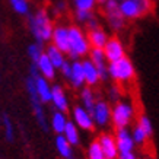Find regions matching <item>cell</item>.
<instances>
[{
  "label": "cell",
  "instance_id": "cell-1",
  "mask_svg": "<svg viewBox=\"0 0 159 159\" xmlns=\"http://www.w3.org/2000/svg\"><path fill=\"white\" fill-rule=\"evenodd\" d=\"M28 26L32 37L35 38V43L44 44L50 43L51 34H53L54 24L51 20V16L45 9H38L34 15H28Z\"/></svg>",
  "mask_w": 159,
  "mask_h": 159
},
{
  "label": "cell",
  "instance_id": "cell-2",
  "mask_svg": "<svg viewBox=\"0 0 159 159\" xmlns=\"http://www.w3.org/2000/svg\"><path fill=\"white\" fill-rule=\"evenodd\" d=\"M107 73H108V79H111L118 86L130 85L136 79V67L131 61V58L127 56L117 60V61L108 63Z\"/></svg>",
  "mask_w": 159,
  "mask_h": 159
},
{
  "label": "cell",
  "instance_id": "cell-3",
  "mask_svg": "<svg viewBox=\"0 0 159 159\" xmlns=\"http://www.w3.org/2000/svg\"><path fill=\"white\" fill-rule=\"evenodd\" d=\"M69 32V50H67V57L72 60H82L88 56L91 45L88 43L86 32L83 31L79 25H70L67 26Z\"/></svg>",
  "mask_w": 159,
  "mask_h": 159
},
{
  "label": "cell",
  "instance_id": "cell-4",
  "mask_svg": "<svg viewBox=\"0 0 159 159\" xmlns=\"http://www.w3.org/2000/svg\"><path fill=\"white\" fill-rule=\"evenodd\" d=\"M136 117L134 104L127 99H120L111 105V124L116 129H124L133 123Z\"/></svg>",
  "mask_w": 159,
  "mask_h": 159
},
{
  "label": "cell",
  "instance_id": "cell-5",
  "mask_svg": "<svg viewBox=\"0 0 159 159\" xmlns=\"http://www.w3.org/2000/svg\"><path fill=\"white\" fill-rule=\"evenodd\" d=\"M25 89H26L29 102H31V107H32V111H34L35 120H37V123H38L39 127H41L44 131H47L48 130V118H47V114H45L44 104L39 101L38 95H37V92H35L34 82H32V77L31 76H28L25 79Z\"/></svg>",
  "mask_w": 159,
  "mask_h": 159
},
{
  "label": "cell",
  "instance_id": "cell-6",
  "mask_svg": "<svg viewBox=\"0 0 159 159\" xmlns=\"http://www.w3.org/2000/svg\"><path fill=\"white\" fill-rule=\"evenodd\" d=\"M102 5H104V16H105V20L108 26H110V29L114 31V32L121 31L125 25V19L120 13L118 2H116V0H105Z\"/></svg>",
  "mask_w": 159,
  "mask_h": 159
},
{
  "label": "cell",
  "instance_id": "cell-7",
  "mask_svg": "<svg viewBox=\"0 0 159 159\" xmlns=\"http://www.w3.org/2000/svg\"><path fill=\"white\" fill-rule=\"evenodd\" d=\"M91 116L93 124L98 129H105L111 124V104L104 99H98L92 107Z\"/></svg>",
  "mask_w": 159,
  "mask_h": 159
},
{
  "label": "cell",
  "instance_id": "cell-8",
  "mask_svg": "<svg viewBox=\"0 0 159 159\" xmlns=\"http://www.w3.org/2000/svg\"><path fill=\"white\" fill-rule=\"evenodd\" d=\"M102 53H104L107 63L117 61V60H120V58L127 56L124 43L118 37H110L108 41L105 43V45L102 47Z\"/></svg>",
  "mask_w": 159,
  "mask_h": 159
},
{
  "label": "cell",
  "instance_id": "cell-9",
  "mask_svg": "<svg viewBox=\"0 0 159 159\" xmlns=\"http://www.w3.org/2000/svg\"><path fill=\"white\" fill-rule=\"evenodd\" d=\"M70 121H73V124L76 125L79 130H83V131H93L97 129L95 124H93L91 112L88 110H85L80 104L75 105L72 108V120Z\"/></svg>",
  "mask_w": 159,
  "mask_h": 159
},
{
  "label": "cell",
  "instance_id": "cell-10",
  "mask_svg": "<svg viewBox=\"0 0 159 159\" xmlns=\"http://www.w3.org/2000/svg\"><path fill=\"white\" fill-rule=\"evenodd\" d=\"M50 104L54 107L56 111H61V112H67L70 110V101H69L67 92L61 85H51V99Z\"/></svg>",
  "mask_w": 159,
  "mask_h": 159
},
{
  "label": "cell",
  "instance_id": "cell-11",
  "mask_svg": "<svg viewBox=\"0 0 159 159\" xmlns=\"http://www.w3.org/2000/svg\"><path fill=\"white\" fill-rule=\"evenodd\" d=\"M114 139H116V145H117V149H118V153L134 152L136 145H134V142H133V139H131L129 127H124V129H116Z\"/></svg>",
  "mask_w": 159,
  "mask_h": 159
},
{
  "label": "cell",
  "instance_id": "cell-12",
  "mask_svg": "<svg viewBox=\"0 0 159 159\" xmlns=\"http://www.w3.org/2000/svg\"><path fill=\"white\" fill-rule=\"evenodd\" d=\"M50 44H53L54 47H57L60 51H63L64 54H67L69 50V32L66 25H54L53 34H51V39Z\"/></svg>",
  "mask_w": 159,
  "mask_h": 159
},
{
  "label": "cell",
  "instance_id": "cell-13",
  "mask_svg": "<svg viewBox=\"0 0 159 159\" xmlns=\"http://www.w3.org/2000/svg\"><path fill=\"white\" fill-rule=\"evenodd\" d=\"M97 140H98V143H99V146H101V150H102V153H104V156H105V159H117L118 149H117L116 139H114L112 133L105 131Z\"/></svg>",
  "mask_w": 159,
  "mask_h": 159
},
{
  "label": "cell",
  "instance_id": "cell-14",
  "mask_svg": "<svg viewBox=\"0 0 159 159\" xmlns=\"http://www.w3.org/2000/svg\"><path fill=\"white\" fill-rule=\"evenodd\" d=\"M82 69H83V79H85V86L89 88H95L98 86V83L101 82V77H99V72H98L97 66L89 60L88 57L82 58Z\"/></svg>",
  "mask_w": 159,
  "mask_h": 159
},
{
  "label": "cell",
  "instance_id": "cell-15",
  "mask_svg": "<svg viewBox=\"0 0 159 159\" xmlns=\"http://www.w3.org/2000/svg\"><path fill=\"white\" fill-rule=\"evenodd\" d=\"M118 9L125 20H136L139 18H143V13L136 0H121L118 2Z\"/></svg>",
  "mask_w": 159,
  "mask_h": 159
},
{
  "label": "cell",
  "instance_id": "cell-16",
  "mask_svg": "<svg viewBox=\"0 0 159 159\" xmlns=\"http://www.w3.org/2000/svg\"><path fill=\"white\" fill-rule=\"evenodd\" d=\"M86 38L89 45H91V48H102L105 45V43L108 41V38H110V34L104 28L97 26V28L88 29Z\"/></svg>",
  "mask_w": 159,
  "mask_h": 159
},
{
  "label": "cell",
  "instance_id": "cell-17",
  "mask_svg": "<svg viewBox=\"0 0 159 159\" xmlns=\"http://www.w3.org/2000/svg\"><path fill=\"white\" fill-rule=\"evenodd\" d=\"M35 64V69H37V72H38L39 76H43L44 79H47V80H54L56 76H57V69L54 67L51 61L48 60V57L43 54L41 57L38 58V61L34 63Z\"/></svg>",
  "mask_w": 159,
  "mask_h": 159
},
{
  "label": "cell",
  "instance_id": "cell-18",
  "mask_svg": "<svg viewBox=\"0 0 159 159\" xmlns=\"http://www.w3.org/2000/svg\"><path fill=\"white\" fill-rule=\"evenodd\" d=\"M67 80L73 89H82L85 86L83 69L80 60H72V69H70V75H69Z\"/></svg>",
  "mask_w": 159,
  "mask_h": 159
},
{
  "label": "cell",
  "instance_id": "cell-19",
  "mask_svg": "<svg viewBox=\"0 0 159 159\" xmlns=\"http://www.w3.org/2000/svg\"><path fill=\"white\" fill-rule=\"evenodd\" d=\"M67 114L66 112H61V111H56L51 114V118L48 120V125L51 127V130L56 133V134H63V130L67 124Z\"/></svg>",
  "mask_w": 159,
  "mask_h": 159
},
{
  "label": "cell",
  "instance_id": "cell-20",
  "mask_svg": "<svg viewBox=\"0 0 159 159\" xmlns=\"http://www.w3.org/2000/svg\"><path fill=\"white\" fill-rule=\"evenodd\" d=\"M44 54L48 57V60L51 61V64H53L56 69H58L63 63L67 60V56L63 53V51H60L57 47H54L53 44H50V45H47V47L44 48Z\"/></svg>",
  "mask_w": 159,
  "mask_h": 159
},
{
  "label": "cell",
  "instance_id": "cell-21",
  "mask_svg": "<svg viewBox=\"0 0 159 159\" xmlns=\"http://www.w3.org/2000/svg\"><path fill=\"white\" fill-rule=\"evenodd\" d=\"M54 145H56V149H57L58 155H60L63 159H73V146L64 139L63 134L56 136Z\"/></svg>",
  "mask_w": 159,
  "mask_h": 159
},
{
  "label": "cell",
  "instance_id": "cell-22",
  "mask_svg": "<svg viewBox=\"0 0 159 159\" xmlns=\"http://www.w3.org/2000/svg\"><path fill=\"white\" fill-rule=\"evenodd\" d=\"M79 99H80V105H82L85 110L89 111V112H91L92 107L95 105V102L98 101V98H97V95H95L93 89L89 86H83L82 89H80Z\"/></svg>",
  "mask_w": 159,
  "mask_h": 159
},
{
  "label": "cell",
  "instance_id": "cell-23",
  "mask_svg": "<svg viewBox=\"0 0 159 159\" xmlns=\"http://www.w3.org/2000/svg\"><path fill=\"white\" fill-rule=\"evenodd\" d=\"M63 136H64V139L67 140L73 148L79 146V143H80V130L70 120L67 121V124H66L64 130H63Z\"/></svg>",
  "mask_w": 159,
  "mask_h": 159
},
{
  "label": "cell",
  "instance_id": "cell-24",
  "mask_svg": "<svg viewBox=\"0 0 159 159\" xmlns=\"http://www.w3.org/2000/svg\"><path fill=\"white\" fill-rule=\"evenodd\" d=\"M9 5L15 13L28 16L31 13V3L29 0H9Z\"/></svg>",
  "mask_w": 159,
  "mask_h": 159
},
{
  "label": "cell",
  "instance_id": "cell-25",
  "mask_svg": "<svg viewBox=\"0 0 159 159\" xmlns=\"http://www.w3.org/2000/svg\"><path fill=\"white\" fill-rule=\"evenodd\" d=\"M2 127H3V134H5V139L7 142H13L15 139V127H13V123L10 120V117L7 114H3L2 116Z\"/></svg>",
  "mask_w": 159,
  "mask_h": 159
},
{
  "label": "cell",
  "instance_id": "cell-26",
  "mask_svg": "<svg viewBox=\"0 0 159 159\" xmlns=\"http://www.w3.org/2000/svg\"><path fill=\"white\" fill-rule=\"evenodd\" d=\"M130 134H131V139H133V142H134L136 146H143L146 145V142L150 139L149 136L145 133V130L142 129V127H139V125L136 124L133 129L130 130Z\"/></svg>",
  "mask_w": 159,
  "mask_h": 159
},
{
  "label": "cell",
  "instance_id": "cell-27",
  "mask_svg": "<svg viewBox=\"0 0 159 159\" xmlns=\"http://www.w3.org/2000/svg\"><path fill=\"white\" fill-rule=\"evenodd\" d=\"M86 159H105L98 140H92L86 148Z\"/></svg>",
  "mask_w": 159,
  "mask_h": 159
},
{
  "label": "cell",
  "instance_id": "cell-28",
  "mask_svg": "<svg viewBox=\"0 0 159 159\" xmlns=\"http://www.w3.org/2000/svg\"><path fill=\"white\" fill-rule=\"evenodd\" d=\"M26 54H28V57H29V60H31V63L34 64V63L38 61V58L44 54V47L41 45V44H38V43L29 44L28 48H26Z\"/></svg>",
  "mask_w": 159,
  "mask_h": 159
},
{
  "label": "cell",
  "instance_id": "cell-29",
  "mask_svg": "<svg viewBox=\"0 0 159 159\" xmlns=\"http://www.w3.org/2000/svg\"><path fill=\"white\" fill-rule=\"evenodd\" d=\"M72 5L75 10H88V12H93L97 7V0H72Z\"/></svg>",
  "mask_w": 159,
  "mask_h": 159
},
{
  "label": "cell",
  "instance_id": "cell-30",
  "mask_svg": "<svg viewBox=\"0 0 159 159\" xmlns=\"http://www.w3.org/2000/svg\"><path fill=\"white\" fill-rule=\"evenodd\" d=\"M137 125L142 127L149 137H152V134H153V123H152V120H150L146 114H140L139 116V118H137Z\"/></svg>",
  "mask_w": 159,
  "mask_h": 159
},
{
  "label": "cell",
  "instance_id": "cell-31",
  "mask_svg": "<svg viewBox=\"0 0 159 159\" xmlns=\"http://www.w3.org/2000/svg\"><path fill=\"white\" fill-rule=\"evenodd\" d=\"M93 16H95L93 12H88V10H75V19H76V22H79V24H82V25H86Z\"/></svg>",
  "mask_w": 159,
  "mask_h": 159
},
{
  "label": "cell",
  "instance_id": "cell-32",
  "mask_svg": "<svg viewBox=\"0 0 159 159\" xmlns=\"http://www.w3.org/2000/svg\"><path fill=\"white\" fill-rule=\"evenodd\" d=\"M136 3L139 5L143 16H146L148 13H150L152 9H153V0H136Z\"/></svg>",
  "mask_w": 159,
  "mask_h": 159
},
{
  "label": "cell",
  "instance_id": "cell-33",
  "mask_svg": "<svg viewBox=\"0 0 159 159\" xmlns=\"http://www.w3.org/2000/svg\"><path fill=\"white\" fill-rule=\"evenodd\" d=\"M121 99V89L118 85H114V86H111L110 89V101L111 102H117Z\"/></svg>",
  "mask_w": 159,
  "mask_h": 159
},
{
  "label": "cell",
  "instance_id": "cell-34",
  "mask_svg": "<svg viewBox=\"0 0 159 159\" xmlns=\"http://www.w3.org/2000/svg\"><path fill=\"white\" fill-rule=\"evenodd\" d=\"M70 69H72V61H70V60H66V61L57 69V72H60V75H61L63 77L67 79L69 75H70Z\"/></svg>",
  "mask_w": 159,
  "mask_h": 159
},
{
  "label": "cell",
  "instance_id": "cell-35",
  "mask_svg": "<svg viewBox=\"0 0 159 159\" xmlns=\"http://www.w3.org/2000/svg\"><path fill=\"white\" fill-rule=\"evenodd\" d=\"M53 7H54V12H56V13H63V12H66L67 5H66L64 0H57V2L54 3Z\"/></svg>",
  "mask_w": 159,
  "mask_h": 159
},
{
  "label": "cell",
  "instance_id": "cell-36",
  "mask_svg": "<svg viewBox=\"0 0 159 159\" xmlns=\"http://www.w3.org/2000/svg\"><path fill=\"white\" fill-rule=\"evenodd\" d=\"M117 159H139L136 152H124V153H118Z\"/></svg>",
  "mask_w": 159,
  "mask_h": 159
},
{
  "label": "cell",
  "instance_id": "cell-37",
  "mask_svg": "<svg viewBox=\"0 0 159 159\" xmlns=\"http://www.w3.org/2000/svg\"><path fill=\"white\" fill-rule=\"evenodd\" d=\"M105 0H97V3H104Z\"/></svg>",
  "mask_w": 159,
  "mask_h": 159
},
{
  "label": "cell",
  "instance_id": "cell-38",
  "mask_svg": "<svg viewBox=\"0 0 159 159\" xmlns=\"http://www.w3.org/2000/svg\"><path fill=\"white\" fill-rule=\"evenodd\" d=\"M116 2H121V0H116Z\"/></svg>",
  "mask_w": 159,
  "mask_h": 159
}]
</instances>
